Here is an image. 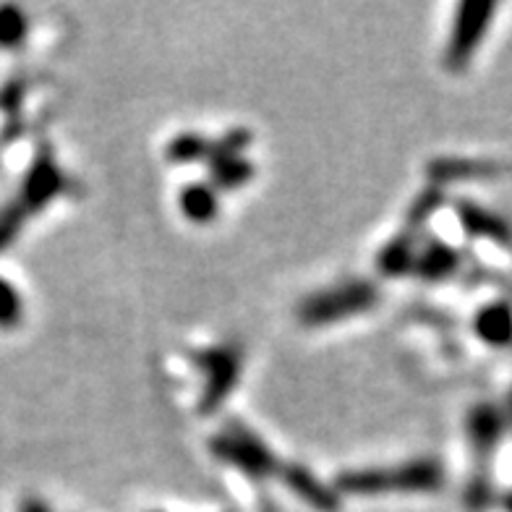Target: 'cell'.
<instances>
[{
	"mask_svg": "<svg viewBox=\"0 0 512 512\" xmlns=\"http://www.w3.org/2000/svg\"><path fill=\"white\" fill-rule=\"evenodd\" d=\"M445 468L434 458H416L392 468H351L337 473V494H384V492H439L445 486Z\"/></svg>",
	"mask_w": 512,
	"mask_h": 512,
	"instance_id": "obj_1",
	"label": "cell"
},
{
	"mask_svg": "<svg viewBox=\"0 0 512 512\" xmlns=\"http://www.w3.org/2000/svg\"><path fill=\"white\" fill-rule=\"evenodd\" d=\"M379 304V288L371 280H345L327 290L311 293L296 309L304 327H327L345 319L366 314Z\"/></svg>",
	"mask_w": 512,
	"mask_h": 512,
	"instance_id": "obj_2",
	"label": "cell"
},
{
	"mask_svg": "<svg viewBox=\"0 0 512 512\" xmlns=\"http://www.w3.org/2000/svg\"><path fill=\"white\" fill-rule=\"evenodd\" d=\"M209 452L220 463L233 465L241 473H246L251 481L272 479L280 473V465H283L275 452L267 447V442L238 418H230L223 432L209 437Z\"/></svg>",
	"mask_w": 512,
	"mask_h": 512,
	"instance_id": "obj_3",
	"label": "cell"
},
{
	"mask_svg": "<svg viewBox=\"0 0 512 512\" xmlns=\"http://www.w3.org/2000/svg\"><path fill=\"white\" fill-rule=\"evenodd\" d=\"M191 361L207 374V382H204L202 398H199L196 411L202 413V416H209V413H215L228 400L230 392L236 390L243 364L241 348L233 343L215 345V348L191 353Z\"/></svg>",
	"mask_w": 512,
	"mask_h": 512,
	"instance_id": "obj_4",
	"label": "cell"
},
{
	"mask_svg": "<svg viewBox=\"0 0 512 512\" xmlns=\"http://www.w3.org/2000/svg\"><path fill=\"white\" fill-rule=\"evenodd\" d=\"M497 14V3H489V0H468V3H460L458 14H455V24H452L450 42H447L445 50V68L458 74L465 71L468 63H471L473 53L479 50L484 34L492 27V19Z\"/></svg>",
	"mask_w": 512,
	"mask_h": 512,
	"instance_id": "obj_5",
	"label": "cell"
},
{
	"mask_svg": "<svg viewBox=\"0 0 512 512\" xmlns=\"http://www.w3.org/2000/svg\"><path fill=\"white\" fill-rule=\"evenodd\" d=\"M63 189H66V178H63L58 162H55L53 149L48 144H42L40 152L34 155L32 165H29L24 186H21V196L16 202L24 207L27 215H34V212L48 207L55 196L63 194Z\"/></svg>",
	"mask_w": 512,
	"mask_h": 512,
	"instance_id": "obj_6",
	"label": "cell"
},
{
	"mask_svg": "<svg viewBox=\"0 0 512 512\" xmlns=\"http://www.w3.org/2000/svg\"><path fill=\"white\" fill-rule=\"evenodd\" d=\"M507 429L505 413L499 411L497 405L492 403H479L473 405L471 413H468V421H465V432H468V442H471V450L479 460V471H484V465L492 460L494 450L502 442V434Z\"/></svg>",
	"mask_w": 512,
	"mask_h": 512,
	"instance_id": "obj_7",
	"label": "cell"
},
{
	"mask_svg": "<svg viewBox=\"0 0 512 512\" xmlns=\"http://www.w3.org/2000/svg\"><path fill=\"white\" fill-rule=\"evenodd\" d=\"M277 479L283 481L288 486L290 492L301 497L309 507L319 512H340V494L332 489V486L322 484V481L314 476V473L301 463H283L280 465V473H277Z\"/></svg>",
	"mask_w": 512,
	"mask_h": 512,
	"instance_id": "obj_8",
	"label": "cell"
},
{
	"mask_svg": "<svg viewBox=\"0 0 512 512\" xmlns=\"http://www.w3.org/2000/svg\"><path fill=\"white\" fill-rule=\"evenodd\" d=\"M455 215L460 225L471 238H484L497 246H512V228L505 217H499L492 209H484L471 199H458L455 202Z\"/></svg>",
	"mask_w": 512,
	"mask_h": 512,
	"instance_id": "obj_9",
	"label": "cell"
},
{
	"mask_svg": "<svg viewBox=\"0 0 512 512\" xmlns=\"http://www.w3.org/2000/svg\"><path fill=\"white\" fill-rule=\"evenodd\" d=\"M497 162L471 160V157H437L426 165V176L432 186H445L455 181H471V178H492L499 173Z\"/></svg>",
	"mask_w": 512,
	"mask_h": 512,
	"instance_id": "obj_10",
	"label": "cell"
},
{
	"mask_svg": "<svg viewBox=\"0 0 512 512\" xmlns=\"http://www.w3.org/2000/svg\"><path fill=\"white\" fill-rule=\"evenodd\" d=\"M460 270V254L452 249L450 243L429 238L424 246H418L416 270L413 275L426 280V283H442Z\"/></svg>",
	"mask_w": 512,
	"mask_h": 512,
	"instance_id": "obj_11",
	"label": "cell"
},
{
	"mask_svg": "<svg viewBox=\"0 0 512 512\" xmlns=\"http://www.w3.org/2000/svg\"><path fill=\"white\" fill-rule=\"evenodd\" d=\"M418 256V233L403 228L395 238L384 243L377 254V270L384 277H405L413 275Z\"/></svg>",
	"mask_w": 512,
	"mask_h": 512,
	"instance_id": "obj_12",
	"label": "cell"
},
{
	"mask_svg": "<svg viewBox=\"0 0 512 512\" xmlns=\"http://www.w3.org/2000/svg\"><path fill=\"white\" fill-rule=\"evenodd\" d=\"M473 330L481 343L492 348H510L512 345V304L510 301H494V304L481 306Z\"/></svg>",
	"mask_w": 512,
	"mask_h": 512,
	"instance_id": "obj_13",
	"label": "cell"
},
{
	"mask_svg": "<svg viewBox=\"0 0 512 512\" xmlns=\"http://www.w3.org/2000/svg\"><path fill=\"white\" fill-rule=\"evenodd\" d=\"M178 204H181L183 217L191 223H212L217 217V209H220V191L212 183H189V186H183Z\"/></svg>",
	"mask_w": 512,
	"mask_h": 512,
	"instance_id": "obj_14",
	"label": "cell"
},
{
	"mask_svg": "<svg viewBox=\"0 0 512 512\" xmlns=\"http://www.w3.org/2000/svg\"><path fill=\"white\" fill-rule=\"evenodd\" d=\"M209 178L217 191H233L241 189L243 183H249L254 178V165L246 157H230L223 162H212L209 165Z\"/></svg>",
	"mask_w": 512,
	"mask_h": 512,
	"instance_id": "obj_15",
	"label": "cell"
},
{
	"mask_svg": "<svg viewBox=\"0 0 512 512\" xmlns=\"http://www.w3.org/2000/svg\"><path fill=\"white\" fill-rule=\"evenodd\" d=\"M442 204H445V189H442V186H432V183H429V189L421 191V194H418L416 199L411 202V207H408V215H405L403 228L418 233V230L424 228V225L429 223L434 215H437L439 209H442Z\"/></svg>",
	"mask_w": 512,
	"mask_h": 512,
	"instance_id": "obj_16",
	"label": "cell"
},
{
	"mask_svg": "<svg viewBox=\"0 0 512 512\" xmlns=\"http://www.w3.org/2000/svg\"><path fill=\"white\" fill-rule=\"evenodd\" d=\"M209 149H212V139L194 134V131H183L168 144L165 157H168V162H176V165H189V162L207 160Z\"/></svg>",
	"mask_w": 512,
	"mask_h": 512,
	"instance_id": "obj_17",
	"label": "cell"
},
{
	"mask_svg": "<svg viewBox=\"0 0 512 512\" xmlns=\"http://www.w3.org/2000/svg\"><path fill=\"white\" fill-rule=\"evenodd\" d=\"M249 144H251L249 128H243V126L230 128V131H225L220 139H215V142H212V149H209V157H207V165H212V162L230 160V157H241L243 149L249 147Z\"/></svg>",
	"mask_w": 512,
	"mask_h": 512,
	"instance_id": "obj_18",
	"label": "cell"
},
{
	"mask_svg": "<svg viewBox=\"0 0 512 512\" xmlns=\"http://www.w3.org/2000/svg\"><path fill=\"white\" fill-rule=\"evenodd\" d=\"M29 32L27 16L16 6H0V48H19Z\"/></svg>",
	"mask_w": 512,
	"mask_h": 512,
	"instance_id": "obj_19",
	"label": "cell"
},
{
	"mask_svg": "<svg viewBox=\"0 0 512 512\" xmlns=\"http://www.w3.org/2000/svg\"><path fill=\"white\" fill-rule=\"evenodd\" d=\"M465 507L471 512H484L486 507L492 505V484H489V476L486 471H476L473 479L465 486Z\"/></svg>",
	"mask_w": 512,
	"mask_h": 512,
	"instance_id": "obj_20",
	"label": "cell"
},
{
	"mask_svg": "<svg viewBox=\"0 0 512 512\" xmlns=\"http://www.w3.org/2000/svg\"><path fill=\"white\" fill-rule=\"evenodd\" d=\"M21 314H24V306H21L19 293L14 285L0 277V327H6V330L16 327L21 322Z\"/></svg>",
	"mask_w": 512,
	"mask_h": 512,
	"instance_id": "obj_21",
	"label": "cell"
},
{
	"mask_svg": "<svg viewBox=\"0 0 512 512\" xmlns=\"http://www.w3.org/2000/svg\"><path fill=\"white\" fill-rule=\"evenodd\" d=\"M27 217L29 215L24 212V207L19 202H14L11 207L0 212V251L14 243V238L19 236V230L27 223Z\"/></svg>",
	"mask_w": 512,
	"mask_h": 512,
	"instance_id": "obj_22",
	"label": "cell"
},
{
	"mask_svg": "<svg viewBox=\"0 0 512 512\" xmlns=\"http://www.w3.org/2000/svg\"><path fill=\"white\" fill-rule=\"evenodd\" d=\"M21 97H24V87H21L19 81L8 84V87L3 89V95H0V108L16 118V113H19V105H21Z\"/></svg>",
	"mask_w": 512,
	"mask_h": 512,
	"instance_id": "obj_23",
	"label": "cell"
},
{
	"mask_svg": "<svg viewBox=\"0 0 512 512\" xmlns=\"http://www.w3.org/2000/svg\"><path fill=\"white\" fill-rule=\"evenodd\" d=\"M19 512H50V507L42 502V499L37 497H27V499H21V507Z\"/></svg>",
	"mask_w": 512,
	"mask_h": 512,
	"instance_id": "obj_24",
	"label": "cell"
},
{
	"mask_svg": "<svg viewBox=\"0 0 512 512\" xmlns=\"http://www.w3.org/2000/svg\"><path fill=\"white\" fill-rule=\"evenodd\" d=\"M505 421L507 424H512V392H510V398H507V405H505Z\"/></svg>",
	"mask_w": 512,
	"mask_h": 512,
	"instance_id": "obj_25",
	"label": "cell"
},
{
	"mask_svg": "<svg viewBox=\"0 0 512 512\" xmlns=\"http://www.w3.org/2000/svg\"><path fill=\"white\" fill-rule=\"evenodd\" d=\"M505 510L512 512V494H507V497H505Z\"/></svg>",
	"mask_w": 512,
	"mask_h": 512,
	"instance_id": "obj_26",
	"label": "cell"
}]
</instances>
